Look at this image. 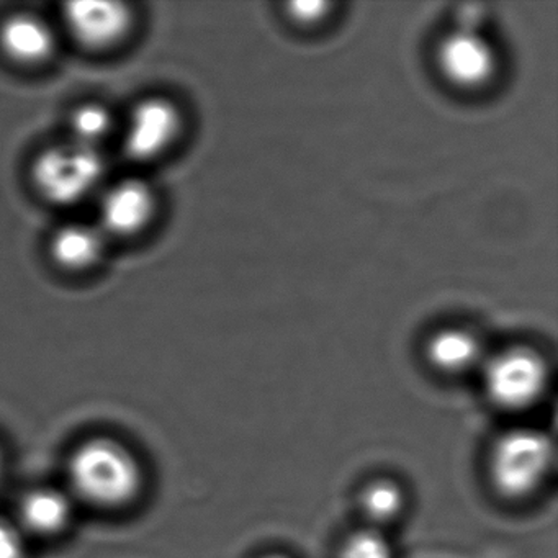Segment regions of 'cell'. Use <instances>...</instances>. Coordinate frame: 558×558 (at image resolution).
<instances>
[{"label": "cell", "instance_id": "1", "mask_svg": "<svg viewBox=\"0 0 558 558\" xmlns=\"http://www.w3.org/2000/svg\"><path fill=\"white\" fill-rule=\"evenodd\" d=\"M554 465V439L537 427L518 426L496 437L486 459V475L496 495L518 502L545 485Z\"/></svg>", "mask_w": 558, "mask_h": 558}, {"label": "cell", "instance_id": "2", "mask_svg": "<svg viewBox=\"0 0 558 558\" xmlns=\"http://www.w3.org/2000/svg\"><path fill=\"white\" fill-rule=\"evenodd\" d=\"M68 472L74 492L100 508L129 505L143 486V470L136 457L106 437L81 444L71 457Z\"/></svg>", "mask_w": 558, "mask_h": 558}, {"label": "cell", "instance_id": "3", "mask_svg": "<svg viewBox=\"0 0 558 558\" xmlns=\"http://www.w3.org/2000/svg\"><path fill=\"white\" fill-rule=\"evenodd\" d=\"M482 384L493 407L508 413L531 410L544 398L550 372L541 352L512 345L483 362Z\"/></svg>", "mask_w": 558, "mask_h": 558}, {"label": "cell", "instance_id": "4", "mask_svg": "<svg viewBox=\"0 0 558 558\" xmlns=\"http://www.w3.org/2000/svg\"><path fill=\"white\" fill-rule=\"evenodd\" d=\"M106 161L99 149L76 143L45 149L34 165V182L45 198L68 205L83 201L102 184Z\"/></svg>", "mask_w": 558, "mask_h": 558}, {"label": "cell", "instance_id": "5", "mask_svg": "<svg viewBox=\"0 0 558 558\" xmlns=\"http://www.w3.org/2000/svg\"><path fill=\"white\" fill-rule=\"evenodd\" d=\"M442 76L460 89H478L495 77L498 58L482 32L456 28L436 53Z\"/></svg>", "mask_w": 558, "mask_h": 558}, {"label": "cell", "instance_id": "6", "mask_svg": "<svg viewBox=\"0 0 558 558\" xmlns=\"http://www.w3.org/2000/svg\"><path fill=\"white\" fill-rule=\"evenodd\" d=\"M182 116L168 99L143 100L130 113L123 135L125 153L136 161H149L165 155L181 135Z\"/></svg>", "mask_w": 558, "mask_h": 558}, {"label": "cell", "instance_id": "7", "mask_svg": "<svg viewBox=\"0 0 558 558\" xmlns=\"http://www.w3.org/2000/svg\"><path fill=\"white\" fill-rule=\"evenodd\" d=\"M64 22L74 40L90 50L116 47L129 35L133 15L125 4L109 0H80L64 8Z\"/></svg>", "mask_w": 558, "mask_h": 558}, {"label": "cell", "instance_id": "8", "mask_svg": "<svg viewBox=\"0 0 558 558\" xmlns=\"http://www.w3.org/2000/svg\"><path fill=\"white\" fill-rule=\"evenodd\" d=\"M156 197L138 179H123L104 191L99 204V228L113 236H132L151 221Z\"/></svg>", "mask_w": 558, "mask_h": 558}, {"label": "cell", "instance_id": "9", "mask_svg": "<svg viewBox=\"0 0 558 558\" xmlns=\"http://www.w3.org/2000/svg\"><path fill=\"white\" fill-rule=\"evenodd\" d=\"M0 48L15 63L41 64L53 54V31L37 15H12L0 25Z\"/></svg>", "mask_w": 558, "mask_h": 558}, {"label": "cell", "instance_id": "10", "mask_svg": "<svg viewBox=\"0 0 558 558\" xmlns=\"http://www.w3.org/2000/svg\"><path fill=\"white\" fill-rule=\"evenodd\" d=\"M427 364L444 375H463L483 365L482 341L465 328H446L434 332L426 344Z\"/></svg>", "mask_w": 558, "mask_h": 558}, {"label": "cell", "instance_id": "11", "mask_svg": "<svg viewBox=\"0 0 558 558\" xmlns=\"http://www.w3.org/2000/svg\"><path fill=\"white\" fill-rule=\"evenodd\" d=\"M106 251V233L99 225L70 223L61 227L50 241L53 259L64 269L84 270L96 266Z\"/></svg>", "mask_w": 558, "mask_h": 558}, {"label": "cell", "instance_id": "12", "mask_svg": "<svg viewBox=\"0 0 558 558\" xmlns=\"http://www.w3.org/2000/svg\"><path fill=\"white\" fill-rule=\"evenodd\" d=\"M359 511L368 527L384 531L397 522L408 508L407 489L397 480L378 476L362 486L357 496Z\"/></svg>", "mask_w": 558, "mask_h": 558}, {"label": "cell", "instance_id": "13", "mask_svg": "<svg viewBox=\"0 0 558 558\" xmlns=\"http://www.w3.org/2000/svg\"><path fill=\"white\" fill-rule=\"evenodd\" d=\"M71 514L70 499L53 488L34 489L21 502L22 522L37 534H58L70 524Z\"/></svg>", "mask_w": 558, "mask_h": 558}, {"label": "cell", "instance_id": "14", "mask_svg": "<svg viewBox=\"0 0 558 558\" xmlns=\"http://www.w3.org/2000/svg\"><path fill=\"white\" fill-rule=\"evenodd\" d=\"M112 116L106 107L99 106V104L81 106L71 116V143L99 149L100 143L112 132Z\"/></svg>", "mask_w": 558, "mask_h": 558}, {"label": "cell", "instance_id": "15", "mask_svg": "<svg viewBox=\"0 0 558 558\" xmlns=\"http://www.w3.org/2000/svg\"><path fill=\"white\" fill-rule=\"evenodd\" d=\"M338 558H397V554L385 531L365 525L342 541Z\"/></svg>", "mask_w": 558, "mask_h": 558}, {"label": "cell", "instance_id": "16", "mask_svg": "<svg viewBox=\"0 0 558 558\" xmlns=\"http://www.w3.org/2000/svg\"><path fill=\"white\" fill-rule=\"evenodd\" d=\"M0 558H25V545L21 532L2 519H0Z\"/></svg>", "mask_w": 558, "mask_h": 558}, {"label": "cell", "instance_id": "17", "mask_svg": "<svg viewBox=\"0 0 558 558\" xmlns=\"http://www.w3.org/2000/svg\"><path fill=\"white\" fill-rule=\"evenodd\" d=\"M329 8L331 5L326 2H293L289 5V11L299 24L313 25L328 15Z\"/></svg>", "mask_w": 558, "mask_h": 558}, {"label": "cell", "instance_id": "18", "mask_svg": "<svg viewBox=\"0 0 558 558\" xmlns=\"http://www.w3.org/2000/svg\"><path fill=\"white\" fill-rule=\"evenodd\" d=\"M260 558H292V557H289V555H286V554H267Z\"/></svg>", "mask_w": 558, "mask_h": 558}, {"label": "cell", "instance_id": "19", "mask_svg": "<svg viewBox=\"0 0 558 558\" xmlns=\"http://www.w3.org/2000/svg\"><path fill=\"white\" fill-rule=\"evenodd\" d=\"M2 469H4V457H2V450H0V475H2Z\"/></svg>", "mask_w": 558, "mask_h": 558}]
</instances>
